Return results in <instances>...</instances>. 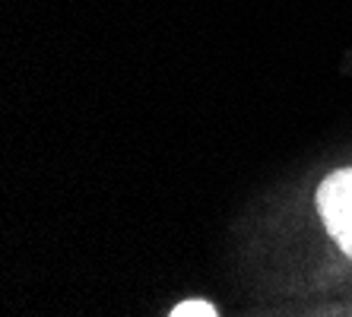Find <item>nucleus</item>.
I'll use <instances>...</instances> for the list:
<instances>
[{"label": "nucleus", "mask_w": 352, "mask_h": 317, "mask_svg": "<svg viewBox=\"0 0 352 317\" xmlns=\"http://www.w3.org/2000/svg\"><path fill=\"white\" fill-rule=\"evenodd\" d=\"M318 210L333 241L352 261V168L333 171L330 178H324V184L318 187Z\"/></svg>", "instance_id": "nucleus-1"}, {"label": "nucleus", "mask_w": 352, "mask_h": 317, "mask_svg": "<svg viewBox=\"0 0 352 317\" xmlns=\"http://www.w3.org/2000/svg\"><path fill=\"white\" fill-rule=\"evenodd\" d=\"M168 314H172V317H194V314L197 317H216L219 311H216L210 301H197L194 298V301H181V305H175Z\"/></svg>", "instance_id": "nucleus-2"}]
</instances>
